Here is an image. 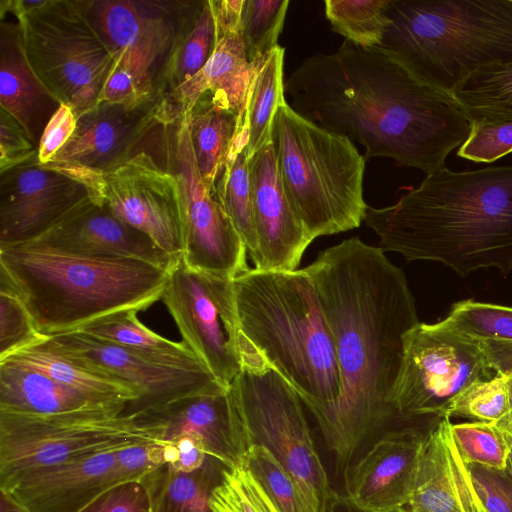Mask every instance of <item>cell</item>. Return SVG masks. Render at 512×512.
Instances as JSON below:
<instances>
[{"label": "cell", "mask_w": 512, "mask_h": 512, "mask_svg": "<svg viewBox=\"0 0 512 512\" xmlns=\"http://www.w3.org/2000/svg\"><path fill=\"white\" fill-rule=\"evenodd\" d=\"M303 269L332 333L341 383L336 402L307 410L343 475L372 440L419 427L401 419L391 404L404 336L419 321L404 272L357 237L321 251Z\"/></svg>", "instance_id": "obj_1"}, {"label": "cell", "mask_w": 512, "mask_h": 512, "mask_svg": "<svg viewBox=\"0 0 512 512\" xmlns=\"http://www.w3.org/2000/svg\"><path fill=\"white\" fill-rule=\"evenodd\" d=\"M287 103L319 126L426 175L445 166L471 123L451 93L423 83L375 48L344 41L306 58L285 81Z\"/></svg>", "instance_id": "obj_2"}, {"label": "cell", "mask_w": 512, "mask_h": 512, "mask_svg": "<svg viewBox=\"0 0 512 512\" xmlns=\"http://www.w3.org/2000/svg\"><path fill=\"white\" fill-rule=\"evenodd\" d=\"M379 248L429 260L461 276L483 268L512 272V166L443 168L395 204L367 208Z\"/></svg>", "instance_id": "obj_3"}, {"label": "cell", "mask_w": 512, "mask_h": 512, "mask_svg": "<svg viewBox=\"0 0 512 512\" xmlns=\"http://www.w3.org/2000/svg\"><path fill=\"white\" fill-rule=\"evenodd\" d=\"M168 273L140 260L69 254L34 241L0 248V276L45 337L79 331L120 311L147 309L161 299Z\"/></svg>", "instance_id": "obj_4"}, {"label": "cell", "mask_w": 512, "mask_h": 512, "mask_svg": "<svg viewBox=\"0 0 512 512\" xmlns=\"http://www.w3.org/2000/svg\"><path fill=\"white\" fill-rule=\"evenodd\" d=\"M232 283L241 334L297 391L306 408L336 402L341 383L333 336L306 271L252 268Z\"/></svg>", "instance_id": "obj_5"}, {"label": "cell", "mask_w": 512, "mask_h": 512, "mask_svg": "<svg viewBox=\"0 0 512 512\" xmlns=\"http://www.w3.org/2000/svg\"><path fill=\"white\" fill-rule=\"evenodd\" d=\"M378 47L425 84L452 93L471 73L512 62V0H392Z\"/></svg>", "instance_id": "obj_6"}, {"label": "cell", "mask_w": 512, "mask_h": 512, "mask_svg": "<svg viewBox=\"0 0 512 512\" xmlns=\"http://www.w3.org/2000/svg\"><path fill=\"white\" fill-rule=\"evenodd\" d=\"M272 143L287 197L312 240L360 226L368 208L366 159L350 139L284 101L274 116Z\"/></svg>", "instance_id": "obj_7"}, {"label": "cell", "mask_w": 512, "mask_h": 512, "mask_svg": "<svg viewBox=\"0 0 512 512\" xmlns=\"http://www.w3.org/2000/svg\"><path fill=\"white\" fill-rule=\"evenodd\" d=\"M240 371L227 389L239 457L252 445L266 447L297 483L312 512L332 492L297 391L239 333Z\"/></svg>", "instance_id": "obj_8"}, {"label": "cell", "mask_w": 512, "mask_h": 512, "mask_svg": "<svg viewBox=\"0 0 512 512\" xmlns=\"http://www.w3.org/2000/svg\"><path fill=\"white\" fill-rule=\"evenodd\" d=\"M18 20L27 59L76 118L96 106L115 54L91 24L82 0H5Z\"/></svg>", "instance_id": "obj_9"}, {"label": "cell", "mask_w": 512, "mask_h": 512, "mask_svg": "<svg viewBox=\"0 0 512 512\" xmlns=\"http://www.w3.org/2000/svg\"><path fill=\"white\" fill-rule=\"evenodd\" d=\"M88 19L115 54L101 101L142 104L162 80L194 1L82 0Z\"/></svg>", "instance_id": "obj_10"}, {"label": "cell", "mask_w": 512, "mask_h": 512, "mask_svg": "<svg viewBox=\"0 0 512 512\" xmlns=\"http://www.w3.org/2000/svg\"><path fill=\"white\" fill-rule=\"evenodd\" d=\"M495 374L479 340L441 322H419L404 336L391 404L404 421L431 428L447 417L452 400L461 390Z\"/></svg>", "instance_id": "obj_11"}, {"label": "cell", "mask_w": 512, "mask_h": 512, "mask_svg": "<svg viewBox=\"0 0 512 512\" xmlns=\"http://www.w3.org/2000/svg\"><path fill=\"white\" fill-rule=\"evenodd\" d=\"M146 150L180 181L185 264L228 279L248 270L244 241L201 178L186 116L170 113L153 131Z\"/></svg>", "instance_id": "obj_12"}, {"label": "cell", "mask_w": 512, "mask_h": 512, "mask_svg": "<svg viewBox=\"0 0 512 512\" xmlns=\"http://www.w3.org/2000/svg\"><path fill=\"white\" fill-rule=\"evenodd\" d=\"M142 441L157 440L121 415L0 410V489H10L32 471Z\"/></svg>", "instance_id": "obj_13"}, {"label": "cell", "mask_w": 512, "mask_h": 512, "mask_svg": "<svg viewBox=\"0 0 512 512\" xmlns=\"http://www.w3.org/2000/svg\"><path fill=\"white\" fill-rule=\"evenodd\" d=\"M232 280L192 269L180 257L161 297L182 341L224 388L241 367Z\"/></svg>", "instance_id": "obj_14"}, {"label": "cell", "mask_w": 512, "mask_h": 512, "mask_svg": "<svg viewBox=\"0 0 512 512\" xmlns=\"http://www.w3.org/2000/svg\"><path fill=\"white\" fill-rule=\"evenodd\" d=\"M102 204V174L38 155L0 172V248L37 240L88 201Z\"/></svg>", "instance_id": "obj_15"}, {"label": "cell", "mask_w": 512, "mask_h": 512, "mask_svg": "<svg viewBox=\"0 0 512 512\" xmlns=\"http://www.w3.org/2000/svg\"><path fill=\"white\" fill-rule=\"evenodd\" d=\"M102 204L175 259L182 255L183 193L178 177L147 150L102 174Z\"/></svg>", "instance_id": "obj_16"}, {"label": "cell", "mask_w": 512, "mask_h": 512, "mask_svg": "<svg viewBox=\"0 0 512 512\" xmlns=\"http://www.w3.org/2000/svg\"><path fill=\"white\" fill-rule=\"evenodd\" d=\"M60 352L101 368L133 386L139 396L129 402L123 417L175 399L199 393L226 391L206 369L188 370L157 363L125 347L76 331L47 338Z\"/></svg>", "instance_id": "obj_17"}, {"label": "cell", "mask_w": 512, "mask_h": 512, "mask_svg": "<svg viewBox=\"0 0 512 512\" xmlns=\"http://www.w3.org/2000/svg\"><path fill=\"white\" fill-rule=\"evenodd\" d=\"M172 107L165 95L139 105L101 101L77 118L72 137L50 162L111 172L144 150Z\"/></svg>", "instance_id": "obj_18"}, {"label": "cell", "mask_w": 512, "mask_h": 512, "mask_svg": "<svg viewBox=\"0 0 512 512\" xmlns=\"http://www.w3.org/2000/svg\"><path fill=\"white\" fill-rule=\"evenodd\" d=\"M432 429H395L373 441L343 473L344 497L362 512L406 507L414 491L424 441Z\"/></svg>", "instance_id": "obj_19"}, {"label": "cell", "mask_w": 512, "mask_h": 512, "mask_svg": "<svg viewBox=\"0 0 512 512\" xmlns=\"http://www.w3.org/2000/svg\"><path fill=\"white\" fill-rule=\"evenodd\" d=\"M256 252L259 270L293 271L313 241L287 197L273 143L248 158Z\"/></svg>", "instance_id": "obj_20"}, {"label": "cell", "mask_w": 512, "mask_h": 512, "mask_svg": "<svg viewBox=\"0 0 512 512\" xmlns=\"http://www.w3.org/2000/svg\"><path fill=\"white\" fill-rule=\"evenodd\" d=\"M34 242L69 254L135 259L166 270L178 261L92 200L73 210Z\"/></svg>", "instance_id": "obj_21"}, {"label": "cell", "mask_w": 512, "mask_h": 512, "mask_svg": "<svg viewBox=\"0 0 512 512\" xmlns=\"http://www.w3.org/2000/svg\"><path fill=\"white\" fill-rule=\"evenodd\" d=\"M210 4L216 24L214 51L198 74L165 96L185 115L210 92L245 120L252 64L240 32L243 0H210Z\"/></svg>", "instance_id": "obj_22"}, {"label": "cell", "mask_w": 512, "mask_h": 512, "mask_svg": "<svg viewBox=\"0 0 512 512\" xmlns=\"http://www.w3.org/2000/svg\"><path fill=\"white\" fill-rule=\"evenodd\" d=\"M159 442L189 437L227 468L239 463L227 390L184 396L130 418Z\"/></svg>", "instance_id": "obj_23"}, {"label": "cell", "mask_w": 512, "mask_h": 512, "mask_svg": "<svg viewBox=\"0 0 512 512\" xmlns=\"http://www.w3.org/2000/svg\"><path fill=\"white\" fill-rule=\"evenodd\" d=\"M116 450L32 471L6 491L30 512H80L118 484Z\"/></svg>", "instance_id": "obj_24"}, {"label": "cell", "mask_w": 512, "mask_h": 512, "mask_svg": "<svg viewBox=\"0 0 512 512\" xmlns=\"http://www.w3.org/2000/svg\"><path fill=\"white\" fill-rule=\"evenodd\" d=\"M444 417L428 433L420 458L410 512H488Z\"/></svg>", "instance_id": "obj_25"}, {"label": "cell", "mask_w": 512, "mask_h": 512, "mask_svg": "<svg viewBox=\"0 0 512 512\" xmlns=\"http://www.w3.org/2000/svg\"><path fill=\"white\" fill-rule=\"evenodd\" d=\"M0 15L7 18H1L0 23V109L19 123L38 148L47 123L61 103L30 65L17 18L12 21L10 16Z\"/></svg>", "instance_id": "obj_26"}, {"label": "cell", "mask_w": 512, "mask_h": 512, "mask_svg": "<svg viewBox=\"0 0 512 512\" xmlns=\"http://www.w3.org/2000/svg\"><path fill=\"white\" fill-rule=\"evenodd\" d=\"M0 410L42 416L77 413L122 415L124 408L86 395L8 357L0 360Z\"/></svg>", "instance_id": "obj_27"}, {"label": "cell", "mask_w": 512, "mask_h": 512, "mask_svg": "<svg viewBox=\"0 0 512 512\" xmlns=\"http://www.w3.org/2000/svg\"><path fill=\"white\" fill-rule=\"evenodd\" d=\"M9 357L86 395L124 409L139 396L137 390L127 382L101 368L60 352L47 339Z\"/></svg>", "instance_id": "obj_28"}, {"label": "cell", "mask_w": 512, "mask_h": 512, "mask_svg": "<svg viewBox=\"0 0 512 512\" xmlns=\"http://www.w3.org/2000/svg\"><path fill=\"white\" fill-rule=\"evenodd\" d=\"M185 116L196 164L212 193L231 144L245 120L210 92L204 93Z\"/></svg>", "instance_id": "obj_29"}, {"label": "cell", "mask_w": 512, "mask_h": 512, "mask_svg": "<svg viewBox=\"0 0 512 512\" xmlns=\"http://www.w3.org/2000/svg\"><path fill=\"white\" fill-rule=\"evenodd\" d=\"M137 313L120 311L91 322L79 332L125 347L168 367L206 369L184 341H172L157 334L138 319Z\"/></svg>", "instance_id": "obj_30"}, {"label": "cell", "mask_w": 512, "mask_h": 512, "mask_svg": "<svg viewBox=\"0 0 512 512\" xmlns=\"http://www.w3.org/2000/svg\"><path fill=\"white\" fill-rule=\"evenodd\" d=\"M285 49L277 45L253 61L245 108L248 128L247 157L272 142V125L277 108L286 101L284 82Z\"/></svg>", "instance_id": "obj_31"}, {"label": "cell", "mask_w": 512, "mask_h": 512, "mask_svg": "<svg viewBox=\"0 0 512 512\" xmlns=\"http://www.w3.org/2000/svg\"><path fill=\"white\" fill-rule=\"evenodd\" d=\"M225 468L209 455L204 464L192 472L164 465L144 478L151 490L153 512H214L210 497Z\"/></svg>", "instance_id": "obj_32"}, {"label": "cell", "mask_w": 512, "mask_h": 512, "mask_svg": "<svg viewBox=\"0 0 512 512\" xmlns=\"http://www.w3.org/2000/svg\"><path fill=\"white\" fill-rule=\"evenodd\" d=\"M215 44L216 24L210 0L194 1L166 66L162 94L169 95L198 74Z\"/></svg>", "instance_id": "obj_33"}, {"label": "cell", "mask_w": 512, "mask_h": 512, "mask_svg": "<svg viewBox=\"0 0 512 512\" xmlns=\"http://www.w3.org/2000/svg\"><path fill=\"white\" fill-rule=\"evenodd\" d=\"M247 145L248 128L244 124L231 144L212 194L232 221L252 259L256 252V238L252 217Z\"/></svg>", "instance_id": "obj_34"}, {"label": "cell", "mask_w": 512, "mask_h": 512, "mask_svg": "<svg viewBox=\"0 0 512 512\" xmlns=\"http://www.w3.org/2000/svg\"><path fill=\"white\" fill-rule=\"evenodd\" d=\"M451 94L471 124L512 120V62L471 73Z\"/></svg>", "instance_id": "obj_35"}, {"label": "cell", "mask_w": 512, "mask_h": 512, "mask_svg": "<svg viewBox=\"0 0 512 512\" xmlns=\"http://www.w3.org/2000/svg\"><path fill=\"white\" fill-rule=\"evenodd\" d=\"M392 0H326L325 14L332 29L363 48L380 46L390 24Z\"/></svg>", "instance_id": "obj_36"}, {"label": "cell", "mask_w": 512, "mask_h": 512, "mask_svg": "<svg viewBox=\"0 0 512 512\" xmlns=\"http://www.w3.org/2000/svg\"><path fill=\"white\" fill-rule=\"evenodd\" d=\"M240 462L251 472L279 512H312L295 480L266 447L250 446Z\"/></svg>", "instance_id": "obj_37"}, {"label": "cell", "mask_w": 512, "mask_h": 512, "mask_svg": "<svg viewBox=\"0 0 512 512\" xmlns=\"http://www.w3.org/2000/svg\"><path fill=\"white\" fill-rule=\"evenodd\" d=\"M454 443L466 464L503 470L512 437L495 423L467 421L450 425Z\"/></svg>", "instance_id": "obj_38"}, {"label": "cell", "mask_w": 512, "mask_h": 512, "mask_svg": "<svg viewBox=\"0 0 512 512\" xmlns=\"http://www.w3.org/2000/svg\"><path fill=\"white\" fill-rule=\"evenodd\" d=\"M288 5V0H243L240 32L250 63L278 45Z\"/></svg>", "instance_id": "obj_39"}, {"label": "cell", "mask_w": 512, "mask_h": 512, "mask_svg": "<svg viewBox=\"0 0 512 512\" xmlns=\"http://www.w3.org/2000/svg\"><path fill=\"white\" fill-rule=\"evenodd\" d=\"M444 326L477 340L512 341V308L472 299L451 307Z\"/></svg>", "instance_id": "obj_40"}, {"label": "cell", "mask_w": 512, "mask_h": 512, "mask_svg": "<svg viewBox=\"0 0 512 512\" xmlns=\"http://www.w3.org/2000/svg\"><path fill=\"white\" fill-rule=\"evenodd\" d=\"M510 409V392L506 376L496 373L487 380H477L461 390L452 400L447 417L496 423Z\"/></svg>", "instance_id": "obj_41"}, {"label": "cell", "mask_w": 512, "mask_h": 512, "mask_svg": "<svg viewBox=\"0 0 512 512\" xmlns=\"http://www.w3.org/2000/svg\"><path fill=\"white\" fill-rule=\"evenodd\" d=\"M214 512H279L251 472L239 461L225 468L211 493Z\"/></svg>", "instance_id": "obj_42"}, {"label": "cell", "mask_w": 512, "mask_h": 512, "mask_svg": "<svg viewBox=\"0 0 512 512\" xmlns=\"http://www.w3.org/2000/svg\"><path fill=\"white\" fill-rule=\"evenodd\" d=\"M12 285L0 276V360L44 341Z\"/></svg>", "instance_id": "obj_43"}, {"label": "cell", "mask_w": 512, "mask_h": 512, "mask_svg": "<svg viewBox=\"0 0 512 512\" xmlns=\"http://www.w3.org/2000/svg\"><path fill=\"white\" fill-rule=\"evenodd\" d=\"M512 152V120L471 124L457 155L476 163H491Z\"/></svg>", "instance_id": "obj_44"}, {"label": "cell", "mask_w": 512, "mask_h": 512, "mask_svg": "<svg viewBox=\"0 0 512 512\" xmlns=\"http://www.w3.org/2000/svg\"><path fill=\"white\" fill-rule=\"evenodd\" d=\"M169 462V444L142 441L116 450L115 474L118 484L143 480Z\"/></svg>", "instance_id": "obj_45"}, {"label": "cell", "mask_w": 512, "mask_h": 512, "mask_svg": "<svg viewBox=\"0 0 512 512\" xmlns=\"http://www.w3.org/2000/svg\"><path fill=\"white\" fill-rule=\"evenodd\" d=\"M80 512H153L151 490L143 480L117 484Z\"/></svg>", "instance_id": "obj_46"}, {"label": "cell", "mask_w": 512, "mask_h": 512, "mask_svg": "<svg viewBox=\"0 0 512 512\" xmlns=\"http://www.w3.org/2000/svg\"><path fill=\"white\" fill-rule=\"evenodd\" d=\"M476 490L488 512H512V474L467 464Z\"/></svg>", "instance_id": "obj_47"}, {"label": "cell", "mask_w": 512, "mask_h": 512, "mask_svg": "<svg viewBox=\"0 0 512 512\" xmlns=\"http://www.w3.org/2000/svg\"><path fill=\"white\" fill-rule=\"evenodd\" d=\"M38 155V148L24 129L7 112L0 109V172Z\"/></svg>", "instance_id": "obj_48"}, {"label": "cell", "mask_w": 512, "mask_h": 512, "mask_svg": "<svg viewBox=\"0 0 512 512\" xmlns=\"http://www.w3.org/2000/svg\"><path fill=\"white\" fill-rule=\"evenodd\" d=\"M76 125L73 110L61 104L43 131L38 145V161L42 164L50 162L70 140Z\"/></svg>", "instance_id": "obj_49"}, {"label": "cell", "mask_w": 512, "mask_h": 512, "mask_svg": "<svg viewBox=\"0 0 512 512\" xmlns=\"http://www.w3.org/2000/svg\"><path fill=\"white\" fill-rule=\"evenodd\" d=\"M168 444V464L181 472L197 470L208 457L201 444L189 437H181Z\"/></svg>", "instance_id": "obj_50"}, {"label": "cell", "mask_w": 512, "mask_h": 512, "mask_svg": "<svg viewBox=\"0 0 512 512\" xmlns=\"http://www.w3.org/2000/svg\"><path fill=\"white\" fill-rule=\"evenodd\" d=\"M489 367L504 376L512 375V341L479 340Z\"/></svg>", "instance_id": "obj_51"}, {"label": "cell", "mask_w": 512, "mask_h": 512, "mask_svg": "<svg viewBox=\"0 0 512 512\" xmlns=\"http://www.w3.org/2000/svg\"><path fill=\"white\" fill-rule=\"evenodd\" d=\"M320 512H362L354 507L344 495L332 490Z\"/></svg>", "instance_id": "obj_52"}, {"label": "cell", "mask_w": 512, "mask_h": 512, "mask_svg": "<svg viewBox=\"0 0 512 512\" xmlns=\"http://www.w3.org/2000/svg\"><path fill=\"white\" fill-rule=\"evenodd\" d=\"M0 512H30L8 491L0 489Z\"/></svg>", "instance_id": "obj_53"}, {"label": "cell", "mask_w": 512, "mask_h": 512, "mask_svg": "<svg viewBox=\"0 0 512 512\" xmlns=\"http://www.w3.org/2000/svg\"><path fill=\"white\" fill-rule=\"evenodd\" d=\"M506 379L510 392V409L508 413L495 424L512 437V375L506 376Z\"/></svg>", "instance_id": "obj_54"}, {"label": "cell", "mask_w": 512, "mask_h": 512, "mask_svg": "<svg viewBox=\"0 0 512 512\" xmlns=\"http://www.w3.org/2000/svg\"><path fill=\"white\" fill-rule=\"evenodd\" d=\"M506 468H507V469L511 472V474H512V441H511L510 453H509L508 463H507Z\"/></svg>", "instance_id": "obj_55"}, {"label": "cell", "mask_w": 512, "mask_h": 512, "mask_svg": "<svg viewBox=\"0 0 512 512\" xmlns=\"http://www.w3.org/2000/svg\"><path fill=\"white\" fill-rule=\"evenodd\" d=\"M392 512H410L407 508L403 507Z\"/></svg>", "instance_id": "obj_56"}]
</instances>
